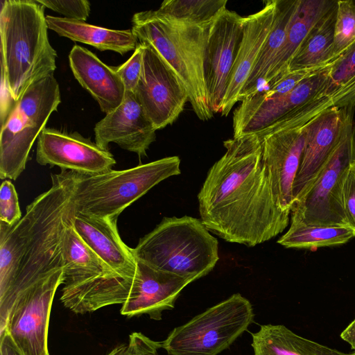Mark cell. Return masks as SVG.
<instances>
[{
    "label": "cell",
    "instance_id": "cell-1",
    "mask_svg": "<svg viewBox=\"0 0 355 355\" xmlns=\"http://www.w3.org/2000/svg\"><path fill=\"white\" fill-rule=\"evenodd\" d=\"M223 144L226 152L198 195L200 220L226 241L253 247L282 233L289 214L275 202L259 137L242 135Z\"/></svg>",
    "mask_w": 355,
    "mask_h": 355
},
{
    "label": "cell",
    "instance_id": "cell-2",
    "mask_svg": "<svg viewBox=\"0 0 355 355\" xmlns=\"http://www.w3.org/2000/svg\"><path fill=\"white\" fill-rule=\"evenodd\" d=\"M78 175L67 170L51 174L50 188L26 207L17 223L8 226L0 222L1 329L19 293L63 269Z\"/></svg>",
    "mask_w": 355,
    "mask_h": 355
},
{
    "label": "cell",
    "instance_id": "cell-3",
    "mask_svg": "<svg viewBox=\"0 0 355 355\" xmlns=\"http://www.w3.org/2000/svg\"><path fill=\"white\" fill-rule=\"evenodd\" d=\"M44 8L37 0L1 1V119L30 85L56 69L57 52L49 40Z\"/></svg>",
    "mask_w": 355,
    "mask_h": 355
},
{
    "label": "cell",
    "instance_id": "cell-4",
    "mask_svg": "<svg viewBox=\"0 0 355 355\" xmlns=\"http://www.w3.org/2000/svg\"><path fill=\"white\" fill-rule=\"evenodd\" d=\"M211 24L179 19L158 9L136 12L132 18L131 29L139 42L152 46L173 69L187 92L195 114L202 121L214 116L204 71Z\"/></svg>",
    "mask_w": 355,
    "mask_h": 355
},
{
    "label": "cell",
    "instance_id": "cell-5",
    "mask_svg": "<svg viewBox=\"0 0 355 355\" xmlns=\"http://www.w3.org/2000/svg\"><path fill=\"white\" fill-rule=\"evenodd\" d=\"M133 253L137 261L191 282L208 275L219 259L217 239L201 220L189 216L163 218Z\"/></svg>",
    "mask_w": 355,
    "mask_h": 355
},
{
    "label": "cell",
    "instance_id": "cell-6",
    "mask_svg": "<svg viewBox=\"0 0 355 355\" xmlns=\"http://www.w3.org/2000/svg\"><path fill=\"white\" fill-rule=\"evenodd\" d=\"M180 173V159L171 156L121 171L79 173L73 196L75 211L93 217H119L153 187Z\"/></svg>",
    "mask_w": 355,
    "mask_h": 355
},
{
    "label": "cell",
    "instance_id": "cell-7",
    "mask_svg": "<svg viewBox=\"0 0 355 355\" xmlns=\"http://www.w3.org/2000/svg\"><path fill=\"white\" fill-rule=\"evenodd\" d=\"M134 279L123 278L112 270L83 240L72 223L66 236L60 297L66 308L84 314L110 305L123 304Z\"/></svg>",
    "mask_w": 355,
    "mask_h": 355
},
{
    "label": "cell",
    "instance_id": "cell-8",
    "mask_svg": "<svg viewBox=\"0 0 355 355\" xmlns=\"http://www.w3.org/2000/svg\"><path fill=\"white\" fill-rule=\"evenodd\" d=\"M60 103L59 84L50 75L30 85L1 120V180H15L22 173L33 143Z\"/></svg>",
    "mask_w": 355,
    "mask_h": 355
},
{
    "label": "cell",
    "instance_id": "cell-9",
    "mask_svg": "<svg viewBox=\"0 0 355 355\" xmlns=\"http://www.w3.org/2000/svg\"><path fill=\"white\" fill-rule=\"evenodd\" d=\"M340 109L338 142L314 182L293 203L291 224L349 226L341 191L345 173L355 160V105Z\"/></svg>",
    "mask_w": 355,
    "mask_h": 355
},
{
    "label": "cell",
    "instance_id": "cell-10",
    "mask_svg": "<svg viewBox=\"0 0 355 355\" xmlns=\"http://www.w3.org/2000/svg\"><path fill=\"white\" fill-rule=\"evenodd\" d=\"M254 316L250 302L233 294L174 328L162 348L168 355H217L248 329Z\"/></svg>",
    "mask_w": 355,
    "mask_h": 355
},
{
    "label": "cell",
    "instance_id": "cell-11",
    "mask_svg": "<svg viewBox=\"0 0 355 355\" xmlns=\"http://www.w3.org/2000/svg\"><path fill=\"white\" fill-rule=\"evenodd\" d=\"M63 269L22 291L15 299L0 332L6 330L22 355H50L48 331L51 309Z\"/></svg>",
    "mask_w": 355,
    "mask_h": 355
},
{
    "label": "cell",
    "instance_id": "cell-12",
    "mask_svg": "<svg viewBox=\"0 0 355 355\" xmlns=\"http://www.w3.org/2000/svg\"><path fill=\"white\" fill-rule=\"evenodd\" d=\"M141 44L142 71L134 94L157 130L176 121L189 101V96L182 83L164 58L150 44Z\"/></svg>",
    "mask_w": 355,
    "mask_h": 355
},
{
    "label": "cell",
    "instance_id": "cell-13",
    "mask_svg": "<svg viewBox=\"0 0 355 355\" xmlns=\"http://www.w3.org/2000/svg\"><path fill=\"white\" fill-rule=\"evenodd\" d=\"M245 17L225 9L209 29L204 60L208 99L214 114L220 112L230 73L243 37Z\"/></svg>",
    "mask_w": 355,
    "mask_h": 355
},
{
    "label": "cell",
    "instance_id": "cell-14",
    "mask_svg": "<svg viewBox=\"0 0 355 355\" xmlns=\"http://www.w3.org/2000/svg\"><path fill=\"white\" fill-rule=\"evenodd\" d=\"M332 65L305 79L286 95L266 98L259 92L243 99L233 113V137L258 134L313 98L324 89Z\"/></svg>",
    "mask_w": 355,
    "mask_h": 355
},
{
    "label": "cell",
    "instance_id": "cell-15",
    "mask_svg": "<svg viewBox=\"0 0 355 355\" xmlns=\"http://www.w3.org/2000/svg\"><path fill=\"white\" fill-rule=\"evenodd\" d=\"M36 161L42 166L94 175L110 169L116 164L113 155L77 132L45 128L37 138Z\"/></svg>",
    "mask_w": 355,
    "mask_h": 355
},
{
    "label": "cell",
    "instance_id": "cell-16",
    "mask_svg": "<svg viewBox=\"0 0 355 355\" xmlns=\"http://www.w3.org/2000/svg\"><path fill=\"white\" fill-rule=\"evenodd\" d=\"M308 133V125L279 130L262 139V159L279 208L291 214L293 187Z\"/></svg>",
    "mask_w": 355,
    "mask_h": 355
},
{
    "label": "cell",
    "instance_id": "cell-17",
    "mask_svg": "<svg viewBox=\"0 0 355 355\" xmlns=\"http://www.w3.org/2000/svg\"><path fill=\"white\" fill-rule=\"evenodd\" d=\"M94 131L95 142L100 147L108 149L109 144L114 143L139 157L146 155L156 138V130L135 94L127 91L121 105L97 122Z\"/></svg>",
    "mask_w": 355,
    "mask_h": 355
},
{
    "label": "cell",
    "instance_id": "cell-18",
    "mask_svg": "<svg viewBox=\"0 0 355 355\" xmlns=\"http://www.w3.org/2000/svg\"><path fill=\"white\" fill-rule=\"evenodd\" d=\"M137 263V272L121 313L128 318L146 314L150 319L160 320L163 311L174 308L180 293L191 282L141 261Z\"/></svg>",
    "mask_w": 355,
    "mask_h": 355
},
{
    "label": "cell",
    "instance_id": "cell-19",
    "mask_svg": "<svg viewBox=\"0 0 355 355\" xmlns=\"http://www.w3.org/2000/svg\"><path fill=\"white\" fill-rule=\"evenodd\" d=\"M275 6L276 0L267 1L260 10L245 17L242 40L221 104L222 116H227L240 101L241 94L271 31Z\"/></svg>",
    "mask_w": 355,
    "mask_h": 355
},
{
    "label": "cell",
    "instance_id": "cell-20",
    "mask_svg": "<svg viewBox=\"0 0 355 355\" xmlns=\"http://www.w3.org/2000/svg\"><path fill=\"white\" fill-rule=\"evenodd\" d=\"M118 216L98 218L75 211L73 226L87 245L118 275L133 280L138 263L117 227Z\"/></svg>",
    "mask_w": 355,
    "mask_h": 355
},
{
    "label": "cell",
    "instance_id": "cell-21",
    "mask_svg": "<svg viewBox=\"0 0 355 355\" xmlns=\"http://www.w3.org/2000/svg\"><path fill=\"white\" fill-rule=\"evenodd\" d=\"M340 122V109L333 107L306 124V140L293 187V203L310 187L327 162L338 142Z\"/></svg>",
    "mask_w": 355,
    "mask_h": 355
},
{
    "label": "cell",
    "instance_id": "cell-22",
    "mask_svg": "<svg viewBox=\"0 0 355 355\" xmlns=\"http://www.w3.org/2000/svg\"><path fill=\"white\" fill-rule=\"evenodd\" d=\"M69 62L75 78L97 101L103 112L106 114L121 105L125 89L114 67L79 45L71 49Z\"/></svg>",
    "mask_w": 355,
    "mask_h": 355
},
{
    "label": "cell",
    "instance_id": "cell-23",
    "mask_svg": "<svg viewBox=\"0 0 355 355\" xmlns=\"http://www.w3.org/2000/svg\"><path fill=\"white\" fill-rule=\"evenodd\" d=\"M336 3L331 0H298L284 44L274 60L261 92L287 73L292 58L312 28Z\"/></svg>",
    "mask_w": 355,
    "mask_h": 355
},
{
    "label": "cell",
    "instance_id": "cell-24",
    "mask_svg": "<svg viewBox=\"0 0 355 355\" xmlns=\"http://www.w3.org/2000/svg\"><path fill=\"white\" fill-rule=\"evenodd\" d=\"M46 18L49 28L60 36L89 44L100 51H111L124 55L135 51L139 43L132 29H110L51 15H46Z\"/></svg>",
    "mask_w": 355,
    "mask_h": 355
},
{
    "label": "cell",
    "instance_id": "cell-25",
    "mask_svg": "<svg viewBox=\"0 0 355 355\" xmlns=\"http://www.w3.org/2000/svg\"><path fill=\"white\" fill-rule=\"evenodd\" d=\"M297 2L298 0H276L271 31L241 94L240 101L262 91L274 60L285 41Z\"/></svg>",
    "mask_w": 355,
    "mask_h": 355
},
{
    "label": "cell",
    "instance_id": "cell-26",
    "mask_svg": "<svg viewBox=\"0 0 355 355\" xmlns=\"http://www.w3.org/2000/svg\"><path fill=\"white\" fill-rule=\"evenodd\" d=\"M254 355H355L300 336L282 324H263L251 334Z\"/></svg>",
    "mask_w": 355,
    "mask_h": 355
},
{
    "label": "cell",
    "instance_id": "cell-27",
    "mask_svg": "<svg viewBox=\"0 0 355 355\" xmlns=\"http://www.w3.org/2000/svg\"><path fill=\"white\" fill-rule=\"evenodd\" d=\"M336 10L337 3L314 26L292 58L288 71L324 67L338 59L333 57Z\"/></svg>",
    "mask_w": 355,
    "mask_h": 355
},
{
    "label": "cell",
    "instance_id": "cell-28",
    "mask_svg": "<svg viewBox=\"0 0 355 355\" xmlns=\"http://www.w3.org/2000/svg\"><path fill=\"white\" fill-rule=\"evenodd\" d=\"M313 98L320 99L321 112L355 105V42L331 67L324 89Z\"/></svg>",
    "mask_w": 355,
    "mask_h": 355
},
{
    "label": "cell",
    "instance_id": "cell-29",
    "mask_svg": "<svg viewBox=\"0 0 355 355\" xmlns=\"http://www.w3.org/2000/svg\"><path fill=\"white\" fill-rule=\"evenodd\" d=\"M354 237V231L347 225L291 224L277 243L287 248L313 250L342 245Z\"/></svg>",
    "mask_w": 355,
    "mask_h": 355
},
{
    "label": "cell",
    "instance_id": "cell-30",
    "mask_svg": "<svg viewBox=\"0 0 355 355\" xmlns=\"http://www.w3.org/2000/svg\"><path fill=\"white\" fill-rule=\"evenodd\" d=\"M227 0H166L158 10L177 19L211 24L226 9Z\"/></svg>",
    "mask_w": 355,
    "mask_h": 355
},
{
    "label": "cell",
    "instance_id": "cell-31",
    "mask_svg": "<svg viewBox=\"0 0 355 355\" xmlns=\"http://www.w3.org/2000/svg\"><path fill=\"white\" fill-rule=\"evenodd\" d=\"M354 42L355 5L354 1H337L333 43L334 58H339Z\"/></svg>",
    "mask_w": 355,
    "mask_h": 355
},
{
    "label": "cell",
    "instance_id": "cell-32",
    "mask_svg": "<svg viewBox=\"0 0 355 355\" xmlns=\"http://www.w3.org/2000/svg\"><path fill=\"white\" fill-rule=\"evenodd\" d=\"M22 216L15 186L10 180H4L0 187V222L12 226Z\"/></svg>",
    "mask_w": 355,
    "mask_h": 355
},
{
    "label": "cell",
    "instance_id": "cell-33",
    "mask_svg": "<svg viewBox=\"0 0 355 355\" xmlns=\"http://www.w3.org/2000/svg\"><path fill=\"white\" fill-rule=\"evenodd\" d=\"M162 341H155L141 332H133L128 342L120 345L106 355H159Z\"/></svg>",
    "mask_w": 355,
    "mask_h": 355
},
{
    "label": "cell",
    "instance_id": "cell-34",
    "mask_svg": "<svg viewBox=\"0 0 355 355\" xmlns=\"http://www.w3.org/2000/svg\"><path fill=\"white\" fill-rule=\"evenodd\" d=\"M143 44L139 43L131 57L123 64L114 67L123 82L125 91L134 93L142 71Z\"/></svg>",
    "mask_w": 355,
    "mask_h": 355
},
{
    "label": "cell",
    "instance_id": "cell-35",
    "mask_svg": "<svg viewBox=\"0 0 355 355\" xmlns=\"http://www.w3.org/2000/svg\"><path fill=\"white\" fill-rule=\"evenodd\" d=\"M44 7L62 15L64 18L85 21L89 15L90 3L87 0H37Z\"/></svg>",
    "mask_w": 355,
    "mask_h": 355
},
{
    "label": "cell",
    "instance_id": "cell-36",
    "mask_svg": "<svg viewBox=\"0 0 355 355\" xmlns=\"http://www.w3.org/2000/svg\"><path fill=\"white\" fill-rule=\"evenodd\" d=\"M341 197L349 226L355 232V164L354 162L345 173Z\"/></svg>",
    "mask_w": 355,
    "mask_h": 355
},
{
    "label": "cell",
    "instance_id": "cell-37",
    "mask_svg": "<svg viewBox=\"0 0 355 355\" xmlns=\"http://www.w3.org/2000/svg\"><path fill=\"white\" fill-rule=\"evenodd\" d=\"M1 333V355H22L6 330Z\"/></svg>",
    "mask_w": 355,
    "mask_h": 355
},
{
    "label": "cell",
    "instance_id": "cell-38",
    "mask_svg": "<svg viewBox=\"0 0 355 355\" xmlns=\"http://www.w3.org/2000/svg\"><path fill=\"white\" fill-rule=\"evenodd\" d=\"M340 338L355 351V319L342 331Z\"/></svg>",
    "mask_w": 355,
    "mask_h": 355
},
{
    "label": "cell",
    "instance_id": "cell-39",
    "mask_svg": "<svg viewBox=\"0 0 355 355\" xmlns=\"http://www.w3.org/2000/svg\"><path fill=\"white\" fill-rule=\"evenodd\" d=\"M354 5H355V1H354Z\"/></svg>",
    "mask_w": 355,
    "mask_h": 355
},
{
    "label": "cell",
    "instance_id": "cell-40",
    "mask_svg": "<svg viewBox=\"0 0 355 355\" xmlns=\"http://www.w3.org/2000/svg\"><path fill=\"white\" fill-rule=\"evenodd\" d=\"M354 164H355V160L354 161Z\"/></svg>",
    "mask_w": 355,
    "mask_h": 355
},
{
    "label": "cell",
    "instance_id": "cell-41",
    "mask_svg": "<svg viewBox=\"0 0 355 355\" xmlns=\"http://www.w3.org/2000/svg\"><path fill=\"white\" fill-rule=\"evenodd\" d=\"M355 352V351H354Z\"/></svg>",
    "mask_w": 355,
    "mask_h": 355
}]
</instances>
